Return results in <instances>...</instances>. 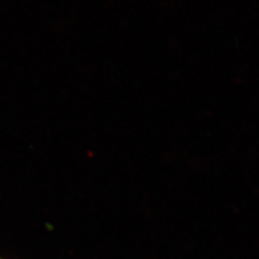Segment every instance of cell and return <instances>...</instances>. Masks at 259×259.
Instances as JSON below:
<instances>
[{
    "label": "cell",
    "instance_id": "obj_1",
    "mask_svg": "<svg viewBox=\"0 0 259 259\" xmlns=\"http://www.w3.org/2000/svg\"><path fill=\"white\" fill-rule=\"evenodd\" d=\"M0 259H4V258H2V257H0Z\"/></svg>",
    "mask_w": 259,
    "mask_h": 259
}]
</instances>
